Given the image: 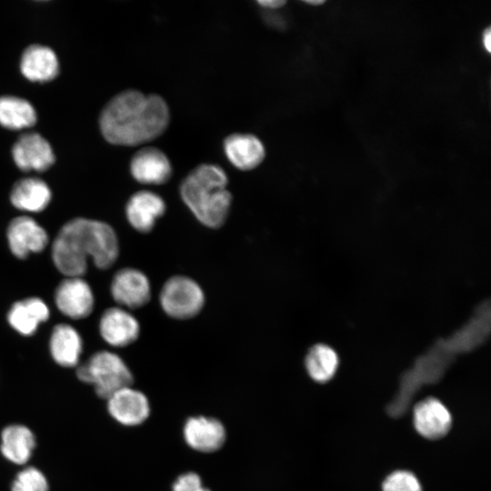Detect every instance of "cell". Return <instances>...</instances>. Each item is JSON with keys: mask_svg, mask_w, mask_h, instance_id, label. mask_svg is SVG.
Returning <instances> with one entry per match:
<instances>
[{"mask_svg": "<svg viewBox=\"0 0 491 491\" xmlns=\"http://www.w3.org/2000/svg\"><path fill=\"white\" fill-rule=\"evenodd\" d=\"M75 375L83 383L91 385L95 394L105 400L117 390L132 386L134 381L126 363L108 350L94 353L76 366Z\"/></svg>", "mask_w": 491, "mask_h": 491, "instance_id": "obj_4", "label": "cell"}, {"mask_svg": "<svg viewBox=\"0 0 491 491\" xmlns=\"http://www.w3.org/2000/svg\"><path fill=\"white\" fill-rule=\"evenodd\" d=\"M482 43L483 46L486 52L490 53L491 51V29L486 27L482 35Z\"/></svg>", "mask_w": 491, "mask_h": 491, "instance_id": "obj_27", "label": "cell"}, {"mask_svg": "<svg viewBox=\"0 0 491 491\" xmlns=\"http://www.w3.org/2000/svg\"><path fill=\"white\" fill-rule=\"evenodd\" d=\"M20 71L32 82L45 83L56 77L59 62L55 51L43 45H31L21 55Z\"/></svg>", "mask_w": 491, "mask_h": 491, "instance_id": "obj_18", "label": "cell"}, {"mask_svg": "<svg viewBox=\"0 0 491 491\" xmlns=\"http://www.w3.org/2000/svg\"><path fill=\"white\" fill-rule=\"evenodd\" d=\"M183 436L191 449L209 454L222 448L226 439V431L220 420L212 416H197L186 419Z\"/></svg>", "mask_w": 491, "mask_h": 491, "instance_id": "obj_12", "label": "cell"}, {"mask_svg": "<svg viewBox=\"0 0 491 491\" xmlns=\"http://www.w3.org/2000/svg\"><path fill=\"white\" fill-rule=\"evenodd\" d=\"M98 331L102 339L110 346L125 347L136 341L140 335V325L129 310L113 306L102 313Z\"/></svg>", "mask_w": 491, "mask_h": 491, "instance_id": "obj_11", "label": "cell"}, {"mask_svg": "<svg viewBox=\"0 0 491 491\" xmlns=\"http://www.w3.org/2000/svg\"><path fill=\"white\" fill-rule=\"evenodd\" d=\"M37 119L33 105L14 95L0 96V125L9 130H22L33 126Z\"/></svg>", "mask_w": 491, "mask_h": 491, "instance_id": "obj_22", "label": "cell"}, {"mask_svg": "<svg viewBox=\"0 0 491 491\" xmlns=\"http://www.w3.org/2000/svg\"><path fill=\"white\" fill-rule=\"evenodd\" d=\"M50 314L49 306L41 297L30 296L11 305L6 321L19 335L32 336L49 319Z\"/></svg>", "mask_w": 491, "mask_h": 491, "instance_id": "obj_14", "label": "cell"}, {"mask_svg": "<svg viewBox=\"0 0 491 491\" xmlns=\"http://www.w3.org/2000/svg\"><path fill=\"white\" fill-rule=\"evenodd\" d=\"M452 418L448 409L436 398L420 401L414 408V426L428 439H438L447 434Z\"/></svg>", "mask_w": 491, "mask_h": 491, "instance_id": "obj_17", "label": "cell"}, {"mask_svg": "<svg viewBox=\"0 0 491 491\" xmlns=\"http://www.w3.org/2000/svg\"><path fill=\"white\" fill-rule=\"evenodd\" d=\"M172 491H211L204 486L203 481L195 472L183 473L176 477L172 485Z\"/></svg>", "mask_w": 491, "mask_h": 491, "instance_id": "obj_26", "label": "cell"}, {"mask_svg": "<svg viewBox=\"0 0 491 491\" xmlns=\"http://www.w3.org/2000/svg\"><path fill=\"white\" fill-rule=\"evenodd\" d=\"M130 171L133 177L141 184L162 185L171 177L172 166L161 150L145 147L133 156Z\"/></svg>", "mask_w": 491, "mask_h": 491, "instance_id": "obj_16", "label": "cell"}, {"mask_svg": "<svg viewBox=\"0 0 491 491\" xmlns=\"http://www.w3.org/2000/svg\"><path fill=\"white\" fill-rule=\"evenodd\" d=\"M305 366L309 376L318 383H326L336 374L338 356L330 346L317 344L311 347L306 356Z\"/></svg>", "mask_w": 491, "mask_h": 491, "instance_id": "obj_23", "label": "cell"}, {"mask_svg": "<svg viewBox=\"0 0 491 491\" xmlns=\"http://www.w3.org/2000/svg\"><path fill=\"white\" fill-rule=\"evenodd\" d=\"M49 185L38 177H25L16 181L10 193V202L22 212L40 213L50 204Z\"/></svg>", "mask_w": 491, "mask_h": 491, "instance_id": "obj_20", "label": "cell"}, {"mask_svg": "<svg viewBox=\"0 0 491 491\" xmlns=\"http://www.w3.org/2000/svg\"><path fill=\"white\" fill-rule=\"evenodd\" d=\"M36 446L33 431L23 424H10L0 434V452L10 463L26 466Z\"/></svg>", "mask_w": 491, "mask_h": 491, "instance_id": "obj_19", "label": "cell"}, {"mask_svg": "<svg viewBox=\"0 0 491 491\" xmlns=\"http://www.w3.org/2000/svg\"><path fill=\"white\" fill-rule=\"evenodd\" d=\"M54 302L65 317L81 320L93 313L95 295L90 284L83 276H67L55 287Z\"/></svg>", "mask_w": 491, "mask_h": 491, "instance_id": "obj_6", "label": "cell"}, {"mask_svg": "<svg viewBox=\"0 0 491 491\" xmlns=\"http://www.w3.org/2000/svg\"><path fill=\"white\" fill-rule=\"evenodd\" d=\"M227 184L226 174L221 167L204 164L185 176L180 185V195L202 225L215 229L224 225L229 214L232 195Z\"/></svg>", "mask_w": 491, "mask_h": 491, "instance_id": "obj_3", "label": "cell"}, {"mask_svg": "<svg viewBox=\"0 0 491 491\" xmlns=\"http://www.w3.org/2000/svg\"><path fill=\"white\" fill-rule=\"evenodd\" d=\"M110 294L117 306L136 309L151 298V284L145 273L134 267L121 268L114 275Z\"/></svg>", "mask_w": 491, "mask_h": 491, "instance_id": "obj_8", "label": "cell"}, {"mask_svg": "<svg viewBox=\"0 0 491 491\" xmlns=\"http://www.w3.org/2000/svg\"><path fill=\"white\" fill-rule=\"evenodd\" d=\"M165 203L157 194L138 191L128 199L125 215L129 225L139 233H149L156 221L165 214Z\"/></svg>", "mask_w": 491, "mask_h": 491, "instance_id": "obj_13", "label": "cell"}, {"mask_svg": "<svg viewBox=\"0 0 491 491\" xmlns=\"http://www.w3.org/2000/svg\"><path fill=\"white\" fill-rule=\"evenodd\" d=\"M11 491H49V483L39 468L25 466L14 477Z\"/></svg>", "mask_w": 491, "mask_h": 491, "instance_id": "obj_24", "label": "cell"}, {"mask_svg": "<svg viewBox=\"0 0 491 491\" xmlns=\"http://www.w3.org/2000/svg\"><path fill=\"white\" fill-rule=\"evenodd\" d=\"M12 157L22 171L43 172L50 168L55 156L49 142L40 134L21 135L12 146Z\"/></svg>", "mask_w": 491, "mask_h": 491, "instance_id": "obj_10", "label": "cell"}, {"mask_svg": "<svg viewBox=\"0 0 491 491\" xmlns=\"http://www.w3.org/2000/svg\"><path fill=\"white\" fill-rule=\"evenodd\" d=\"M383 491H422L416 476L408 471L391 473L383 483Z\"/></svg>", "mask_w": 491, "mask_h": 491, "instance_id": "obj_25", "label": "cell"}, {"mask_svg": "<svg viewBox=\"0 0 491 491\" xmlns=\"http://www.w3.org/2000/svg\"><path fill=\"white\" fill-rule=\"evenodd\" d=\"M119 256L115 229L107 223L75 217L65 223L51 246L54 266L65 277L84 276L89 259L101 270L110 268Z\"/></svg>", "mask_w": 491, "mask_h": 491, "instance_id": "obj_1", "label": "cell"}, {"mask_svg": "<svg viewBox=\"0 0 491 491\" xmlns=\"http://www.w3.org/2000/svg\"><path fill=\"white\" fill-rule=\"evenodd\" d=\"M225 153L238 169L246 171L257 167L265 158L264 145L251 134H233L224 141Z\"/></svg>", "mask_w": 491, "mask_h": 491, "instance_id": "obj_21", "label": "cell"}, {"mask_svg": "<svg viewBox=\"0 0 491 491\" xmlns=\"http://www.w3.org/2000/svg\"><path fill=\"white\" fill-rule=\"evenodd\" d=\"M306 3L310 4V5H321V4L324 3V1H322V0H316V1L310 0V1H306Z\"/></svg>", "mask_w": 491, "mask_h": 491, "instance_id": "obj_29", "label": "cell"}, {"mask_svg": "<svg viewBox=\"0 0 491 491\" xmlns=\"http://www.w3.org/2000/svg\"><path fill=\"white\" fill-rule=\"evenodd\" d=\"M169 110L157 95L125 90L103 108L99 126L105 139L119 145H137L158 137L167 127Z\"/></svg>", "mask_w": 491, "mask_h": 491, "instance_id": "obj_2", "label": "cell"}, {"mask_svg": "<svg viewBox=\"0 0 491 491\" xmlns=\"http://www.w3.org/2000/svg\"><path fill=\"white\" fill-rule=\"evenodd\" d=\"M105 400L108 414L122 426H140L150 416L151 407L147 396L132 386L117 390Z\"/></svg>", "mask_w": 491, "mask_h": 491, "instance_id": "obj_9", "label": "cell"}, {"mask_svg": "<svg viewBox=\"0 0 491 491\" xmlns=\"http://www.w3.org/2000/svg\"><path fill=\"white\" fill-rule=\"evenodd\" d=\"M257 3L262 5L263 7L267 8H277L282 6L286 4V1L283 0H264V1H257Z\"/></svg>", "mask_w": 491, "mask_h": 491, "instance_id": "obj_28", "label": "cell"}, {"mask_svg": "<svg viewBox=\"0 0 491 491\" xmlns=\"http://www.w3.org/2000/svg\"><path fill=\"white\" fill-rule=\"evenodd\" d=\"M6 241L12 255L17 259H26L31 254L44 251L48 243L46 230L33 217H14L6 228Z\"/></svg>", "mask_w": 491, "mask_h": 491, "instance_id": "obj_7", "label": "cell"}, {"mask_svg": "<svg viewBox=\"0 0 491 491\" xmlns=\"http://www.w3.org/2000/svg\"><path fill=\"white\" fill-rule=\"evenodd\" d=\"M48 347L55 364L66 368L76 367L80 364L84 341L73 326L59 323L51 331Z\"/></svg>", "mask_w": 491, "mask_h": 491, "instance_id": "obj_15", "label": "cell"}, {"mask_svg": "<svg viewBox=\"0 0 491 491\" xmlns=\"http://www.w3.org/2000/svg\"><path fill=\"white\" fill-rule=\"evenodd\" d=\"M205 293L199 284L185 276H174L163 285L159 304L163 311L177 320L198 315L205 305Z\"/></svg>", "mask_w": 491, "mask_h": 491, "instance_id": "obj_5", "label": "cell"}]
</instances>
